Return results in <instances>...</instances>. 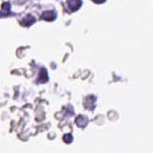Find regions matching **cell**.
I'll list each match as a JSON object with an SVG mask.
<instances>
[{
	"instance_id": "cell-1",
	"label": "cell",
	"mask_w": 153,
	"mask_h": 153,
	"mask_svg": "<svg viewBox=\"0 0 153 153\" xmlns=\"http://www.w3.org/2000/svg\"><path fill=\"white\" fill-rule=\"evenodd\" d=\"M68 7L72 11L78 10L81 7L82 2L81 0H69L68 1Z\"/></svg>"
},
{
	"instance_id": "cell-2",
	"label": "cell",
	"mask_w": 153,
	"mask_h": 153,
	"mask_svg": "<svg viewBox=\"0 0 153 153\" xmlns=\"http://www.w3.org/2000/svg\"><path fill=\"white\" fill-rule=\"evenodd\" d=\"M42 18L45 20L51 21L56 19V14L53 11H45L42 14Z\"/></svg>"
},
{
	"instance_id": "cell-3",
	"label": "cell",
	"mask_w": 153,
	"mask_h": 153,
	"mask_svg": "<svg viewBox=\"0 0 153 153\" xmlns=\"http://www.w3.org/2000/svg\"><path fill=\"white\" fill-rule=\"evenodd\" d=\"M48 80V76L47 72L45 69H41V72L39 73V81L41 82H45Z\"/></svg>"
},
{
	"instance_id": "cell-4",
	"label": "cell",
	"mask_w": 153,
	"mask_h": 153,
	"mask_svg": "<svg viewBox=\"0 0 153 153\" xmlns=\"http://www.w3.org/2000/svg\"><path fill=\"white\" fill-rule=\"evenodd\" d=\"M25 21L24 22V25H26V26H29L30 25H32L35 21V19L34 17H33L32 16H30L29 17H27L26 18L25 20H23V21Z\"/></svg>"
},
{
	"instance_id": "cell-5",
	"label": "cell",
	"mask_w": 153,
	"mask_h": 153,
	"mask_svg": "<svg viewBox=\"0 0 153 153\" xmlns=\"http://www.w3.org/2000/svg\"><path fill=\"white\" fill-rule=\"evenodd\" d=\"M70 136H71V134H66V135H65V136H63V140H64L65 142L68 143H70V142L72 140V136H71V137H70L69 138V137Z\"/></svg>"
},
{
	"instance_id": "cell-6",
	"label": "cell",
	"mask_w": 153,
	"mask_h": 153,
	"mask_svg": "<svg viewBox=\"0 0 153 153\" xmlns=\"http://www.w3.org/2000/svg\"><path fill=\"white\" fill-rule=\"evenodd\" d=\"M95 3L97 4H100V3H103L106 0H93Z\"/></svg>"
}]
</instances>
